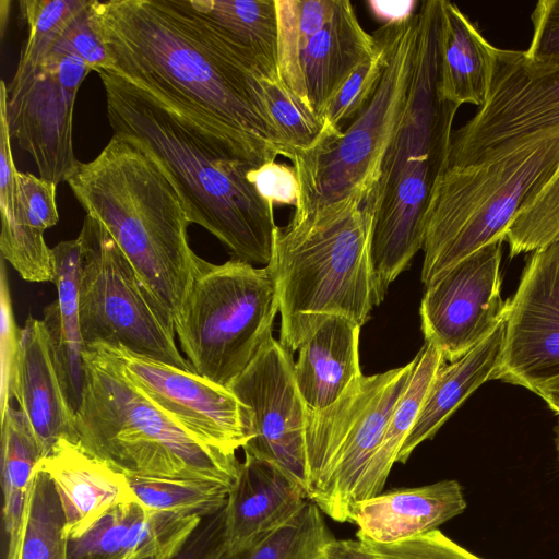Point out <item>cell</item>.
I'll use <instances>...</instances> for the list:
<instances>
[{
    "mask_svg": "<svg viewBox=\"0 0 559 559\" xmlns=\"http://www.w3.org/2000/svg\"><path fill=\"white\" fill-rule=\"evenodd\" d=\"M559 238V166L521 209L504 234L510 257L534 252Z\"/></svg>",
    "mask_w": 559,
    "mask_h": 559,
    "instance_id": "36",
    "label": "cell"
},
{
    "mask_svg": "<svg viewBox=\"0 0 559 559\" xmlns=\"http://www.w3.org/2000/svg\"><path fill=\"white\" fill-rule=\"evenodd\" d=\"M66 46L84 60L92 71L110 70L112 61L99 32L94 0H85L61 33Z\"/></svg>",
    "mask_w": 559,
    "mask_h": 559,
    "instance_id": "40",
    "label": "cell"
},
{
    "mask_svg": "<svg viewBox=\"0 0 559 559\" xmlns=\"http://www.w3.org/2000/svg\"><path fill=\"white\" fill-rule=\"evenodd\" d=\"M79 310L86 347L105 345L194 371L175 342L174 318L159 305L105 226L85 215Z\"/></svg>",
    "mask_w": 559,
    "mask_h": 559,
    "instance_id": "12",
    "label": "cell"
},
{
    "mask_svg": "<svg viewBox=\"0 0 559 559\" xmlns=\"http://www.w3.org/2000/svg\"><path fill=\"white\" fill-rule=\"evenodd\" d=\"M38 465L57 490L68 539L82 536L114 507L136 501L127 476L79 441L61 439Z\"/></svg>",
    "mask_w": 559,
    "mask_h": 559,
    "instance_id": "21",
    "label": "cell"
},
{
    "mask_svg": "<svg viewBox=\"0 0 559 559\" xmlns=\"http://www.w3.org/2000/svg\"><path fill=\"white\" fill-rule=\"evenodd\" d=\"M501 243L480 248L426 287L419 307L421 331L445 361L462 357L503 320Z\"/></svg>",
    "mask_w": 559,
    "mask_h": 559,
    "instance_id": "17",
    "label": "cell"
},
{
    "mask_svg": "<svg viewBox=\"0 0 559 559\" xmlns=\"http://www.w3.org/2000/svg\"><path fill=\"white\" fill-rule=\"evenodd\" d=\"M418 10L402 20L384 23L389 35L388 63L367 106L340 135L321 132L311 148L295 153L292 163L298 176L299 198L294 217L352 197L366 201L374 188L383 157L411 98L418 47Z\"/></svg>",
    "mask_w": 559,
    "mask_h": 559,
    "instance_id": "8",
    "label": "cell"
},
{
    "mask_svg": "<svg viewBox=\"0 0 559 559\" xmlns=\"http://www.w3.org/2000/svg\"><path fill=\"white\" fill-rule=\"evenodd\" d=\"M322 559H376L359 539H333L322 550Z\"/></svg>",
    "mask_w": 559,
    "mask_h": 559,
    "instance_id": "44",
    "label": "cell"
},
{
    "mask_svg": "<svg viewBox=\"0 0 559 559\" xmlns=\"http://www.w3.org/2000/svg\"><path fill=\"white\" fill-rule=\"evenodd\" d=\"M112 71L258 168L294 152L272 119L257 58L188 0H94Z\"/></svg>",
    "mask_w": 559,
    "mask_h": 559,
    "instance_id": "1",
    "label": "cell"
},
{
    "mask_svg": "<svg viewBox=\"0 0 559 559\" xmlns=\"http://www.w3.org/2000/svg\"><path fill=\"white\" fill-rule=\"evenodd\" d=\"M27 36L11 82L1 81L11 139L28 153L39 177L67 181L79 160L73 152V110L79 88L92 71L61 39L70 17L33 7L22 14Z\"/></svg>",
    "mask_w": 559,
    "mask_h": 559,
    "instance_id": "10",
    "label": "cell"
},
{
    "mask_svg": "<svg viewBox=\"0 0 559 559\" xmlns=\"http://www.w3.org/2000/svg\"><path fill=\"white\" fill-rule=\"evenodd\" d=\"M97 73L114 133L138 140L158 159L190 223L216 237L235 259L267 265L277 226L274 204L249 179L255 167L123 76Z\"/></svg>",
    "mask_w": 559,
    "mask_h": 559,
    "instance_id": "2",
    "label": "cell"
},
{
    "mask_svg": "<svg viewBox=\"0 0 559 559\" xmlns=\"http://www.w3.org/2000/svg\"><path fill=\"white\" fill-rule=\"evenodd\" d=\"M559 127V67L530 61L524 51L493 47L488 95L452 135L445 167L487 159L542 131Z\"/></svg>",
    "mask_w": 559,
    "mask_h": 559,
    "instance_id": "14",
    "label": "cell"
},
{
    "mask_svg": "<svg viewBox=\"0 0 559 559\" xmlns=\"http://www.w3.org/2000/svg\"><path fill=\"white\" fill-rule=\"evenodd\" d=\"M492 49L456 4L441 0L439 96L459 107H481L489 90Z\"/></svg>",
    "mask_w": 559,
    "mask_h": 559,
    "instance_id": "28",
    "label": "cell"
},
{
    "mask_svg": "<svg viewBox=\"0 0 559 559\" xmlns=\"http://www.w3.org/2000/svg\"><path fill=\"white\" fill-rule=\"evenodd\" d=\"M444 362L439 349L425 342L414 358L409 380L389 418L381 443L362 476L356 502L382 492L401 448L418 418L430 385Z\"/></svg>",
    "mask_w": 559,
    "mask_h": 559,
    "instance_id": "30",
    "label": "cell"
},
{
    "mask_svg": "<svg viewBox=\"0 0 559 559\" xmlns=\"http://www.w3.org/2000/svg\"><path fill=\"white\" fill-rule=\"evenodd\" d=\"M227 388L251 415L252 436L243 452L277 463L308 492L307 405L296 384L293 355L270 336Z\"/></svg>",
    "mask_w": 559,
    "mask_h": 559,
    "instance_id": "16",
    "label": "cell"
},
{
    "mask_svg": "<svg viewBox=\"0 0 559 559\" xmlns=\"http://www.w3.org/2000/svg\"><path fill=\"white\" fill-rule=\"evenodd\" d=\"M418 11L409 103L366 200L373 210L371 261L384 294L423 249L426 211L448 162L459 108L438 93L441 0L423 1Z\"/></svg>",
    "mask_w": 559,
    "mask_h": 559,
    "instance_id": "5",
    "label": "cell"
},
{
    "mask_svg": "<svg viewBox=\"0 0 559 559\" xmlns=\"http://www.w3.org/2000/svg\"><path fill=\"white\" fill-rule=\"evenodd\" d=\"M322 559V558H321Z\"/></svg>",
    "mask_w": 559,
    "mask_h": 559,
    "instance_id": "48",
    "label": "cell"
},
{
    "mask_svg": "<svg viewBox=\"0 0 559 559\" xmlns=\"http://www.w3.org/2000/svg\"><path fill=\"white\" fill-rule=\"evenodd\" d=\"M504 344L495 380L536 388L559 376V238L532 252L506 301Z\"/></svg>",
    "mask_w": 559,
    "mask_h": 559,
    "instance_id": "18",
    "label": "cell"
},
{
    "mask_svg": "<svg viewBox=\"0 0 559 559\" xmlns=\"http://www.w3.org/2000/svg\"><path fill=\"white\" fill-rule=\"evenodd\" d=\"M534 34L526 58L535 64L559 67V0H540L532 14Z\"/></svg>",
    "mask_w": 559,
    "mask_h": 559,
    "instance_id": "41",
    "label": "cell"
},
{
    "mask_svg": "<svg viewBox=\"0 0 559 559\" xmlns=\"http://www.w3.org/2000/svg\"><path fill=\"white\" fill-rule=\"evenodd\" d=\"M275 5L278 78L324 123L330 102L374 52L376 38L349 0H275Z\"/></svg>",
    "mask_w": 559,
    "mask_h": 559,
    "instance_id": "13",
    "label": "cell"
},
{
    "mask_svg": "<svg viewBox=\"0 0 559 559\" xmlns=\"http://www.w3.org/2000/svg\"><path fill=\"white\" fill-rule=\"evenodd\" d=\"M359 540L376 559H483L439 530L391 544Z\"/></svg>",
    "mask_w": 559,
    "mask_h": 559,
    "instance_id": "39",
    "label": "cell"
},
{
    "mask_svg": "<svg viewBox=\"0 0 559 559\" xmlns=\"http://www.w3.org/2000/svg\"><path fill=\"white\" fill-rule=\"evenodd\" d=\"M188 1L229 38L249 50L269 78H278L275 0Z\"/></svg>",
    "mask_w": 559,
    "mask_h": 559,
    "instance_id": "31",
    "label": "cell"
},
{
    "mask_svg": "<svg viewBox=\"0 0 559 559\" xmlns=\"http://www.w3.org/2000/svg\"><path fill=\"white\" fill-rule=\"evenodd\" d=\"M14 399L37 438L43 457L61 439L78 442L75 413L64 394L43 320L28 317L22 329Z\"/></svg>",
    "mask_w": 559,
    "mask_h": 559,
    "instance_id": "22",
    "label": "cell"
},
{
    "mask_svg": "<svg viewBox=\"0 0 559 559\" xmlns=\"http://www.w3.org/2000/svg\"><path fill=\"white\" fill-rule=\"evenodd\" d=\"M75 413L79 443L126 476L197 478L233 488L240 462L210 448L153 405L122 374L104 345L86 347Z\"/></svg>",
    "mask_w": 559,
    "mask_h": 559,
    "instance_id": "6",
    "label": "cell"
},
{
    "mask_svg": "<svg viewBox=\"0 0 559 559\" xmlns=\"http://www.w3.org/2000/svg\"><path fill=\"white\" fill-rule=\"evenodd\" d=\"M278 311L269 265L238 259L214 264L198 255L175 332L192 369L227 388L272 336Z\"/></svg>",
    "mask_w": 559,
    "mask_h": 559,
    "instance_id": "9",
    "label": "cell"
},
{
    "mask_svg": "<svg viewBox=\"0 0 559 559\" xmlns=\"http://www.w3.org/2000/svg\"><path fill=\"white\" fill-rule=\"evenodd\" d=\"M249 179L259 193L274 205H290L296 207L299 198V181L294 166L277 163H266L252 168Z\"/></svg>",
    "mask_w": 559,
    "mask_h": 559,
    "instance_id": "42",
    "label": "cell"
},
{
    "mask_svg": "<svg viewBox=\"0 0 559 559\" xmlns=\"http://www.w3.org/2000/svg\"><path fill=\"white\" fill-rule=\"evenodd\" d=\"M323 513L311 500L289 521L269 532L251 546L215 559H321L326 544L334 539Z\"/></svg>",
    "mask_w": 559,
    "mask_h": 559,
    "instance_id": "33",
    "label": "cell"
},
{
    "mask_svg": "<svg viewBox=\"0 0 559 559\" xmlns=\"http://www.w3.org/2000/svg\"><path fill=\"white\" fill-rule=\"evenodd\" d=\"M66 182L175 319L198 255L189 246L183 200L163 165L138 140L114 133L93 160L78 163Z\"/></svg>",
    "mask_w": 559,
    "mask_h": 559,
    "instance_id": "3",
    "label": "cell"
},
{
    "mask_svg": "<svg viewBox=\"0 0 559 559\" xmlns=\"http://www.w3.org/2000/svg\"><path fill=\"white\" fill-rule=\"evenodd\" d=\"M554 431H555V441H556V447H557V451H558V454H559V414H558V419H557V424L554 428Z\"/></svg>",
    "mask_w": 559,
    "mask_h": 559,
    "instance_id": "47",
    "label": "cell"
},
{
    "mask_svg": "<svg viewBox=\"0 0 559 559\" xmlns=\"http://www.w3.org/2000/svg\"><path fill=\"white\" fill-rule=\"evenodd\" d=\"M535 394L540 396L551 411L559 414V376L539 384Z\"/></svg>",
    "mask_w": 559,
    "mask_h": 559,
    "instance_id": "46",
    "label": "cell"
},
{
    "mask_svg": "<svg viewBox=\"0 0 559 559\" xmlns=\"http://www.w3.org/2000/svg\"><path fill=\"white\" fill-rule=\"evenodd\" d=\"M130 487L145 508L156 511L192 512L202 518L222 510L231 487L207 479L127 476Z\"/></svg>",
    "mask_w": 559,
    "mask_h": 559,
    "instance_id": "34",
    "label": "cell"
},
{
    "mask_svg": "<svg viewBox=\"0 0 559 559\" xmlns=\"http://www.w3.org/2000/svg\"><path fill=\"white\" fill-rule=\"evenodd\" d=\"M263 88L269 112L294 155L311 148L318 141L324 123L286 88L280 78L264 79Z\"/></svg>",
    "mask_w": 559,
    "mask_h": 559,
    "instance_id": "37",
    "label": "cell"
},
{
    "mask_svg": "<svg viewBox=\"0 0 559 559\" xmlns=\"http://www.w3.org/2000/svg\"><path fill=\"white\" fill-rule=\"evenodd\" d=\"M106 347L124 378L201 443L236 454L251 439L250 412L228 388L195 371Z\"/></svg>",
    "mask_w": 559,
    "mask_h": 559,
    "instance_id": "15",
    "label": "cell"
},
{
    "mask_svg": "<svg viewBox=\"0 0 559 559\" xmlns=\"http://www.w3.org/2000/svg\"><path fill=\"white\" fill-rule=\"evenodd\" d=\"M203 518L156 511L138 500L114 507L78 538L68 539V559H170Z\"/></svg>",
    "mask_w": 559,
    "mask_h": 559,
    "instance_id": "19",
    "label": "cell"
},
{
    "mask_svg": "<svg viewBox=\"0 0 559 559\" xmlns=\"http://www.w3.org/2000/svg\"><path fill=\"white\" fill-rule=\"evenodd\" d=\"M225 507L204 516L182 548L170 559H215L224 544Z\"/></svg>",
    "mask_w": 559,
    "mask_h": 559,
    "instance_id": "43",
    "label": "cell"
},
{
    "mask_svg": "<svg viewBox=\"0 0 559 559\" xmlns=\"http://www.w3.org/2000/svg\"><path fill=\"white\" fill-rule=\"evenodd\" d=\"M0 213L1 258L27 282L55 281L52 250L47 229L28 205L15 167L3 97L0 95Z\"/></svg>",
    "mask_w": 559,
    "mask_h": 559,
    "instance_id": "24",
    "label": "cell"
},
{
    "mask_svg": "<svg viewBox=\"0 0 559 559\" xmlns=\"http://www.w3.org/2000/svg\"><path fill=\"white\" fill-rule=\"evenodd\" d=\"M373 36L377 41L374 52L358 64L328 106L322 129L325 135H340L343 132V122L353 120L367 106L378 88L388 63L386 24L376 29Z\"/></svg>",
    "mask_w": 559,
    "mask_h": 559,
    "instance_id": "35",
    "label": "cell"
},
{
    "mask_svg": "<svg viewBox=\"0 0 559 559\" xmlns=\"http://www.w3.org/2000/svg\"><path fill=\"white\" fill-rule=\"evenodd\" d=\"M64 514L48 474L37 464L32 476L16 559H68Z\"/></svg>",
    "mask_w": 559,
    "mask_h": 559,
    "instance_id": "32",
    "label": "cell"
},
{
    "mask_svg": "<svg viewBox=\"0 0 559 559\" xmlns=\"http://www.w3.org/2000/svg\"><path fill=\"white\" fill-rule=\"evenodd\" d=\"M559 166V127L477 163L444 167L425 216L421 282L497 241Z\"/></svg>",
    "mask_w": 559,
    "mask_h": 559,
    "instance_id": "7",
    "label": "cell"
},
{
    "mask_svg": "<svg viewBox=\"0 0 559 559\" xmlns=\"http://www.w3.org/2000/svg\"><path fill=\"white\" fill-rule=\"evenodd\" d=\"M360 329L348 318L330 316L298 349L294 376L308 408L328 407L362 376L358 352Z\"/></svg>",
    "mask_w": 559,
    "mask_h": 559,
    "instance_id": "25",
    "label": "cell"
},
{
    "mask_svg": "<svg viewBox=\"0 0 559 559\" xmlns=\"http://www.w3.org/2000/svg\"><path fill=\"white\" fill-rule=\"evenodd\" d=\"M52 250L57 299L44 309L57 371L67 400L76 413L85 381V352L80 310L79 280L82 245L76 237L57 243Z\"/></svg>",
    "mask_w": 559,
    "mask_h": 559,
    "instance_id": "26",
    "label": "cell"
},
{
    "mask_svg": "<svg viewBox=\"0 0 559 559\" xmlns=\"http://www.w3.org/2000/svg\"><path fill=\"white\" fill-rule=\"evenodd\" d=\"M0 313L1 417L5 413V411L11 406V402L14 399V383L19 366L22 342V329H19L13 316L4 259L1 260L0 271Z\"/></svg>",
    "mask_w": 559,
    "mask_h": 559,
    "instance_id": "38",
    "label": "cell"
},
{
    "mask_svg": "<svg viewBox=\"0 0 559 559\" xmlns=\"http://www.w3.org/2000/svg\"><path fill=\"white\" fill-rule=\"evenodd\" d=\"M418 1H368L372 13L384 23L399 21L412 15L419 8Z\"/></svg>",
    "mask_w": 559,
    "mask_h": 559,
    "instance_id": "45",
    "label": "cell"
},
{
    "mask_svg": "<svg viewBox=\"0 0 559 559\" xmlns=\"http://www.w3.org/2000/svg\"><path fill=\"white\" fill-rule=\"evenodd\" d=\"M461 484L453 479L381 492L355 503L350 523L357 539L397 543L438 530L466 509Z\"/></svg>",
    "mask_w": 559,
    "mask_h": 559,
    "instance_id": "23",
    "label": "cell"
},
{
    "mask_svg": "<svg viewBox=\"0 0 559 559\" xmlns=\"http://www.w3.org/2000/svg\"><path fill=\"white\" fill-rule=\"evenodd\" d=\"M308 500L306 488L277 463L245 453L225 506L227 552L242 550L294 518Z\"/></svg>",
    "mask_w": 559,
    "mask_h": 559,
    "instance_id": "20",
    "label": "cell"
},
{
    "mask_svg": "<svg viewBox=\"0 0 559 559\" xmlns=\"http://www.w3.org/2000/svg\"><path fill=\"white\" fill-rule=\"evenodd\" d=\"M413 367L414 359L381 373L362 374L328 407H307L308 499L332 520L350 523L362 476Z\"/></svg>",
    "mask_w": 559,
    "mask_h": 559,
    "instance_id": "11",
    "label": "cell"
},
{
    "mask_svg": "<svg viewBox=\"0 0 559 559\" xmlns=\"http://www.w3.org/2000/svg\"><path fill=\"white\" fill-rule=\"evenodd\" d=\"M373 210L352 197L276 227L267 264L281 313L280 343L295 353L330 316L362 326L385 294L371 261Z\"/></svg>",
    "mask_w": 559,
    "mask_h": 559,
    "instance_id": "4",
    "label": "cell"
},
{
    "mask_svg": "<svg viewBox=\"0 0 559 559\" xmlns=\"http://www.w3.org/2000/svg\"><path fill=\"white\" fill-rule=\"evenodd\" d=\"M43 454L25 414L12 405L1 416L4 559H16L32 476Z\"/></svg>",
    "mask_w": 559,
    "mask_h": 559,
    "instance_id": "29",
    "label": "cell"
},
{
    "mask_svg": "<svg viewBox=\"0 0 559 559\" xmlns=\"http://www.w3.org/2000/svg\"><path fill=\"white\" fill-rule=\"evenodd\" d=\"M504 332L503 319L466 354L439 369L396 463H406L413 451L421 442L433 438L474 391L496 379L502 359Z\"/></svg>",
    "mask_w": 559,
    "mask_h": 559,
    "instance_id": "27",
    "label": "cell"
}]
</instances>
